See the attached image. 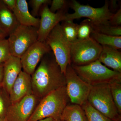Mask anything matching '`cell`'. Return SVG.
<instances>
[{
	"instance_id": "32",
	"label": "cell",
	"mask_w": 121,
	"mask_h": 121,
	"mask_svg": "<svg viewBox=\"0 0 121 121\" xmlns=\"http://www.w3.org/2000/svg\"><path fill=\"white\" fill-rule=\"evenodd\" d=\"M3 65H0V89L2 87L3 78Z\"/></svg>"
},
{
	"instance_id": "5",
	"label": "cell",
	"mask_w": 121,
	"mask_h": 121,
	"mask_svg": "<svg viewBox=\"0 0 121 121\" xmlns=\"http://www.w3.org/2000/svg\"><path fill=\"white\" fill-rule=\"evenodd\" d=\"M45 42L49 46L56 62L65 74L67 67L71 65L70 59L71 44L65 38L60 24L56 25L48 35Z\"/></svg>"
},
{
	"instance_id": "7",
	"label": "cell",
	"mask_w": 121,
	"mask_h": 121,
	"mask_svg": "<svg viewBox=\"0 0 121 121\" xmlns=\"http://www.w3.org/2000/svg\"><path fill=\"white\" fill-rule=\"evenodd\" d=\"M69 6L74 12L67 13L63 20L73 21L75 19L86 17L95 23H108L113 14L110 10L109 1H106L104 5L99 8H93L88 5L82 4L75 0L70 1Z\"/></svg>"
},
{
	"instance_id": "23",
	"label": "cell",
	"mask_w": 121,
	"mask_h": 121,
	"mask_svg": "<svg viewBox=\"0 0 121 121\" xmlns=\"http://www.w3.org/2000/svg\"><path fill=\"white\" fill-rule=\"evenodd\" d=\"M93 31L90 20L87 19L84 20L78 25V40H83L89 39Z\"/></svg>"
},
{
	"instance_id": "26",
	"label": "cell",
	"mask_w": 121,
	"mask_h": 121,
	"mask_svg": "<svg viewBox=\"0 0 121 121\" xmlns=\"http://www.w3.org/2000/svg\"><path fill=\"white\" fill-rule=\"evenodd\" d=\"M9 95L2 87L0 89V117L4 118L11 104Z\"/></svg>"
},
{
	"instance_id": "14",
	"label": "cell",
	"mask_w": 121,
	"mask_h": 121,
	"mask_svg": "<svg viewBox=\"0 0 121 121\" xmlns=\"http://www.w3.org/2000/svg\"><path fill=\"white\" fill-rule=\"evenodd\" d=\"M32 93L31 75L22 71L13 83L9 94L10 102L14 103Z\"/></svg>"
},
{
	"instance_id": "36",
	"label": "cell",
	"mask_w": 121,
	"mask_h": 121,
	"mask_svg": "<svg viewBox=\"0 0 121 121\" xmlns=\"http://www.w3.org/2000/svg\"><path fill=\"white\" fill-rule=\"evenodd\" d=\"M53 121H62V120H60V119H58V120H54Z\"/></svg>"
},
{
	"instance_id": "8",
	"label": "cell",
	"mask_w": 121,
	"mask_h": 121,
	"mask_svg": "<svg viewBox=\"0 0 121 121\" xmlns=\"http://www.w3.org/2000/svg\"><path fill=\"white\" fill-rule=\"evenodd\" d=\"M38 28L20 25L9 35L8 39L11 55L20 58L38 41Z\"/></svg>"
},
{
	"instance_id": "30",
	"label": "cell",
	"mask_w": 121,
	"mask_h": 121,
	"mask_svg": "<svg viewBox=\"0 0 121 121\" xmlns=\"http://www.w3.org/2000/svg\"><path fill=\"white\" fill-rule=\"evenodd\" d=\"M4 4L11 11H13L16 5L17 0H2Z\"/></svg>"
},
{
	"instance_id": "27",
	"label": "cell",
	"mask_w": 121,
	"mask_h": 121,
	"mask_svg": "<svg viewBox=\"0 0 121 121\" xmlns=\"http://www.w3.org/2000/svg\"><path fill=\"white\" fill-rule=\"evenodd\" d=\"M70 1L65 0H53L51 2L50 11L53 13L58 11L68 10Z\"/></svg>"
},
{
	"instance_id": "13",
	"label": "cell",
	"mask_w": 121,
	"mask_h": 121,
	"mask_svg": "<svg viewBox=\"0 0 121 121\" xmlns=\"http://www.w3.org/2000/svg\"><path fill=\"white\" fill-rule=\"evenodd\" d=\"M2 87L9 95L13 83L22 71L21 59L12 56L3 65Z\"/></svg>"
},
{
	"instance_id": "16",
	"label": "cell",
	"mask_w": 121,
	"mask_h": 121,
	"mask_svg": "<svg viewBox=\"0 0 121 121\" xmlns=\"http://www.w3.org/2000/svg\"><path fill=\"white\" fill-rule=\"evenodd\" d=\"M102 49L98 60L107 67L121 73V52L119 50L107 46Z\"/></svg>"
},
{
	"instance_id": "22",
	"label": "cell",
	"mask_w": 121,
	"mask_h": 121,
	"mask_svg": "<svg viewBox=\"0 0 121 121\" xmlns=\"http://www.w3.org/2000/svg\"><path fill=\"white\" fill-rule=\"evenodd\" d=\"M81 106L86 113L88 121H112L95 109L87 101Z\"/></svg>"
},
{
	"instance_id": "3",
	"label": "cell",
	"mask_w": 121,
	"mask_h": 121,
	"mask_svg": "<svg viewBox=\"0 0 121 121\" xmlns=\"http://www.w3.org/2000/svg\"><path fill=\"white\" fill-rule=\"evenodd\" d=\"M71 65L77 74L91 86L121 82V73L109 69L98 60L83 66Z\"/></svg>"
},
{
	"instance_id": "20",
	"label": "cell",
	"mask_w": 121,
	"mask_h": 121,
	"mask_svg": "<svg viewBox=\"0 0 121 121\" xmlns=\"http://www.w3.org/2000/svg\"><path fill=\"white\" fill-rule=\"evenodd\" d=\"M60 24L61 29L64 36L71 43L78 40V24L74 23L73 21L65 20Z\"/></svg>"
},
{
	"instance_id": "34",
	"label": "cell",
	"mask_w": 121,
	"mask_h": 121,
	"mask_svg": "<svg viewBox=\"0 0 121 121\" xmlns=\"http://www.w3.org/2000/svg\"><path fill=\"white\" fill-rule=\"evenodd\" d=\"M54 119L52 118H45L42 119V120H39V121H53Z\"/></svg>"
},
{
	"instance_id": "28",
	"label": "cell",
	"mask_w": 121,
	"mask_h": 121,
	"mask_svg": "<svg viewBox=\"0 0 121 121\" xmlns=\"http://www.w3.org/2000/svg\"><path fill=\"white\" fill-rule=\"evenodd\" d=\"M32 7V15L33 16H37L40 8L45 4H48L51 2L50 0H31L30 1Z\"/></svg>"
},
{
	"instance_id": "31",
	"label": "cell",
	"mask_w": 121,
	"mask_h": 121,
	"mask_svg": "<svg viewBox=\"0 0 121 121\" xmlns=\"http://www.w3.org/2000/svg\"><path fill=\"white\" fill-rule=\"evenodd\" d=\"M117 2V1L115 0H111L110 2H109V9L111 12V10L112 11H117V12L118 10V5Z\"/></svg>"
},
{
	"instance_id": "35",
	"label": "cell",
	"mask_w": 121,
	"mask_h": 121,
	"mask_svg": "<svg viewBox=\"0 0 121 121\" xmlns=\"http://www.w3.org/2000/svg\"><path fill=\"white\" fill-rule=\"evenodd\" d=\"M0 121H5L4 118H2L0 117Z\"/></svg>"
},
{
	"instance_id": "2",
	"label": "cell",
	"mask_w": 121,
	"mask_h": 121,
	"mask_svg": "<svg viewBox=\"0 0 121 121\" xmlns=\"http://www.w3.org/2000/svg\"><path fill=\"white\" fill-rule=\"evenodd\" d=\"M69 99L66 86L51 92L40 99L27 121H37L48 118L60 119Z\"/></svg>"
},
{
	"instance_id": "12",
	"label": "cell",
	"mask_w": 121,
	"mask_h": 121,
	"mask_svg": "<svg viewBox=\"0 0 121 121\" xmlns=\"http://www.w3.org/2000/svg\"><path fill=\"white\" fill-rule=\"evenodd\" d=\"M42 7L38 28L37 40L44 42L54 28L63 20L67 11H61L53 13L50 11L48 4L44 5Z\"/></svg>"
},
{
	"instance_id": "4",
	"label": "cell",
	"mask_w": 121,
	"mask_h": 121,
	"mask_svg": "<svg viewBox=\"0 0 121 121\" xmlns=\"http://www.w3.org/2000/svg\"><path fill=\"white\" fill-rule=\"evenodd\" d=\"M87 101L95 109L111 121L121 120V115L113 100L109 84L92 86Z\"/></svg>"
},
{
	"instance_id": "9",
	"label": "cell",
	"mask_w": 121,
	"mask_h": 121,
	"mask_svg": "<svg viewBox=\"0 0 121 121\" xmlns=\"http://www.w3.org/2000/svg\"><path fill=\"white\" fill-rule=\"evenodd\" d=\"M65 76L69 99L72 104L82 105L87 100L92 86L77 74L71 65L68 66Z\"/></svg>"
},
{
	"instance_id": "25",
	"label": "cell",
	"mask_w": 121,
	"mask_h": 121,
	"mask_svg": "<svg viewBox=\"0 0 121 121\" xmlns=\"http://www.w3.org/2000/svg\"><path fill=\"white\" fill-rule=\"evenodd\" d=\"M11 56L8 39H0V65H4Z\"/></svg>"
},
{
	"instance_id": "17",
	"label": "cell",
	"mask_w": 121,
	"mask_h": 121,
	"mask_svg": "<svg viewBox=\"0 0 121 121\" xmlns=\"http://www.w3.org/2000/svg\"><path fill=\"white\" fill-rule=\"evenodd\" d=\"M20 25L13 12L0 0V27L2 31L9 36Z\"/></svg>"
},
{
	"instance_id": "10",
	"label": "cell",
	"mask_w": 121,
	"mask_h": 121,
	"mask_svg": "<svg viewBox=\"0 0 121 121\" xmlns=\"http://www.w3.org/2000/svg\"><path fill=\"white\" fill-rule=\"evenodd\" d=\"M38 100L32 93L11 103L5 117V121H27L37 105Z\"/></svg>"
},
{
	"instance_id": "21",
	"label": "cell",
	"mask_w": 121,
	"mask_h": 121,
	"mask_svg": "<svg viewBox=\"0 0 121 121\" xmlns=\"http://www.w3.org/2000/svg\"><path fill=\"white\" fill-rule=\"evenodd\" d=\"M93 31L113 36H121V26H111L109 23H95L91 21Z\"/></svg>"
},
{
	"instance_id": "6",
	"label": "cell",
	"mask_w": 121,
	"mask_h": 121,
	"mask_svg": "<svg viewBox=\"0 0 121 121\" xmlns=\"http://www.w3.org/2000/svg\"><path fill=\"white\" fill-rule=\"evenodd\" d=\"M102 49V45L91 37L83 40H77L71 44V65L83 66L98 60Z\"/></svg>"
},
{
	"instance_id": "1",
	"label": "cell",
	"mask_w": 121,
	"mask_h": 121,
	"mask_svg": "<svg viewBox=\"0 0 121 121\" xmlns=\"http://www.w3.org/2000/svg\"><path fill=\"white\" fill-rule=\"evenodd\" d=\"M31 78L32 94L40 100L51 92L66 86L65 74L52 51L43 57Z\"/></svg>"
},
{
	"instance_id": "18",
	"label": "cell",
	"mask_w": 121,
	"mask_h": 121,
	"mask_svg": "<svg viewBox=\"0 0 121 121\" xmlns=\"http://www.w3.org/2000/svg\"><path fill=\"white\" fill-rule=\"evenodd\" d=\"M60 119L63 121H88L82 106L73 104L65 107Z\"/></svg>"
},
{
	"instance_id": "24",
	"label": "cell",
	"mask_w": 121,
	"mask_h": 121,
	"mask_svg": "<svg viewBox=\"0 0 121 121\" xmlns=\"http://www.w3.org/2000/svg\"><path fill=\"white\" fill-rule=\"evenodd\" d=\"M113 100L119 114L121 113V82H114L110 84Z\"/></svg>"
},
{
	"instance_id": "15",
	"label": "cell",
	"mask_w": 121,
	"mask_h": 121,
	"mask_svg": "<svg viewBox=\"0 0 121 121\" xmlns=\"http://www.w3.org/2000/svg\"><path fill=\"white\" fill-rule=\"evenodd\" d=\"M13 12L20 24L39 28L40 19L30 13L26 0H17L16 5Z\"/></svg>"
},
{
	"instance_id": "33",
	"label": "cell",
	"mask_w": 121,
	"mask_h": 121,
	"mask_svg": "<svg viewBox=\"0 0 121 121\" xmlns=\"http://www.w3.org/2000/svg\"><path fill=\"white\" fill-rule=\"evenodd\" d=\"M7 36L8 35L2 31L0 27V39H5Z\"/></svg>"
},
{
	"instance_id": "29",
	"label": "cell",
	"mask_w": 121,
	"mask_h": 121,
	"mask_svg": "<svg viewBox=\"0 0 121 121\" xmlns=\"http://www.w3.org/2000/svg\"><path fill=\"white\" fill-rule=\"evenodd\" d=\"M109 23L111 26H121V9H119L116 12L113 13L108 21Z\"/></svg>"
},
{
	"instance_id": "19",
	"label": "cell",
	"mask_w": 121,
	"mask_h": 121,
	"mask_svg": "<svg viewBox=\"0 0 121 121\" xmlns=\"http://www.w3.org/2000/svg\"><path fill=\"white\" fill-rule=\"evenodd\" d=\"M91 37L102 46L119 50L121 48V36H113L92 31Z\"/></svg>"
},
{
	"instance_id": "11",
	"label": "cell",
	"mask_w": 121,
	"mask_h": 121,
	"mask_svg": "<svg viewBox=\"0 0 121 121\" xmlns=\"http://www.w3.org/2000/svg\"><path fill=\"white\" fill-rule=\"evenodd\" d=\"M51 51V48L45 41H36L20 58L23 71L31 75L43 57Z\"/></svg>"
}]
</instances>
